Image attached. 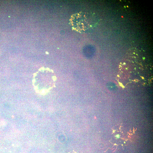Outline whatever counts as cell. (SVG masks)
I'll return each mask as SVG.
<instances>
[{
	"label": "cell",
	"instance_id": "cell-1",
	"mask_svg": "<svg viewBox=\"0 0 153 153\" xmlns=\"http://www.w3.org/2000/svg\"><path fill=\"white\" fill-rule=\"evenodd\" d=\"M86 14L81 12L72 15L69 21L73 29L81 33L87 30L89 25Z\"/></svg>",
	"mask_w": 153,
	"mask_h": 153
},
{
	"label": "cell",
	"instance_id": "cell-3",
	"mask_svg": "<svg viewBox=\"0 0 153 153\" xmlns=\"http://www.w3.org/2000/svg\"><path fill=\"white\" fill-rule=\"evenodd\" d=\"M69 153H78L75 151H73L72 152H70Z\"/></svg>",
	"mask_w": 153,
	"mask_h": 153
},
{
	"label": "cell",
	"instance_id": "cell-2",
	"mask_svg": "<svg viewBox=\"0 0 153 153\" xmlns=\"http://www.w3.org/2000/svg\"><path fill=\"white\" fill-rule=\"evenodd\" d=\"M115 137H116V138L118 139L120 138V136L119 134H117L115 135Z\"/></svg>",
	"mask_w": 153,
	"mask_h": 153
}]
</instances>
